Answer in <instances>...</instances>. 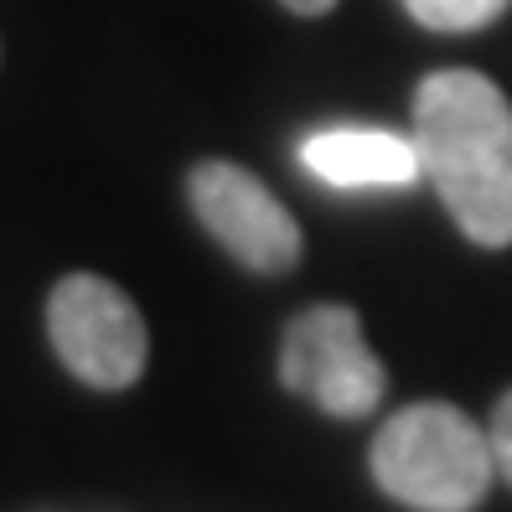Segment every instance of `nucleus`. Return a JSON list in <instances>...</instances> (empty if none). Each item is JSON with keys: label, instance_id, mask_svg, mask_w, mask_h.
<instances>
[{"label": "nucleus", "instance_id": "nucleus-1", "mask_svg": "<svg viewBox=\"0 0 512 512\" xmlns=\"http://www.w3.org/2000/svg\"><path fill=\"white\" fill-rule=\"evenodd\" d=\"M419 166L450 207L456 228L481 249L512 244V104L471 68L430 73L414 94Z\"/></svg>", "mask_w": 512, "mask_h": 512}, {"label": "nucleus", "instance_id": "nucleus-2", "mask_svg": "<svg viewBox=\"0 0 512 512\" xmlns=\"http://www.w3.org/2000/svg\"><path fill=\"white\" fill-rule=\"evenodd\" d=\"M497 476L492 440L456 404H409L373 440V481L419 512H471Z\"/></svg>", "mask_w": 512, "mask_h": 512}, {"label": "nucleus", "instance_id": "nucleus-3", "mask_svg": "<svg viewBox=\"0 0 512 512\" xmlns=\"http://www.w3.org/2000/svg\"><path fill=\"white\" fill-rule=\"evenodd\" d=\"M280 383L331 419H368L383 404L388 373L363 342L352 306H311L285 326Z\"/></svg>", "mask_w": 512, "mask_h": 512}, {"label": "nucleus", "instance_id": "nucleus-4", "mask_svg": "<svg viewBox=\"0 0 512 512\" xmlns=\"http://www.w3.org/2000/svg\"><path fill=\"white\" fill-rule=\"evenodd\" d=\"M47 331L68 373L88 388H130L145 373V321L135 300L99 275L57 280L47 300Z\"/></svg>", "mask_w": 512, "mask_h": 512}, {"label": "nucleus", "instance_id": "nucleus-5", "mask_svg": "<svg viewBox=\"0 0 512 512\" xmlns=\"http://www.w3.org/2000/svg\"><path fill=\"white\" fill-rule=\"evenodd\" d=\"M192 213L218 244L254 275H285L300 264V223L285 213V202L269 192L254 171L233 161L192 166Z\"/></svg>", "mask_w": 512, "mask_h": 512}, {"label": "nucleus", "instance_id": "nucleus-6", "mask_svg": "<svg viewBox=\"0 0 512 512\" xmlns=\"http://www.w3.org/2000/svg\"><path fill=\"white\" fill-rule=\"evenodd\" d=\"M300 166L326 187H409L419 171V145L394 130H316L300 145Z\"/></svg>", "mask_w": 512, "mask_h": 512}, {"label": "nucleus", "instance_id": "nucleus-7", "mask_svg": "<svg viewBox=\"0 0 512 512\" xmlns=\"http://www.w3.org/2000/svg\"><path fill=\"white\" fill-rule=\"evenodd\" d=\"M404 11L430 32H476L507 11V0H404Z\"/></svg>", "mask_w": 512, "mask_h": 512}, {"label": "nucleus", "instance_id": "nucleus-8", "mask_svg": "<svg viewBox=\"0 0 512 512\" xmlns=\"http://www.w3.org/2000/svg\"><path fill=\"white\" fill-rule=\"evenodd\" d=\"M487 440H492V461H497V476L512 487V388L497 399L492 409V425H487Z\"/></svg>", "mask_w": 512, "mask_h": 512}, {"label": "nucleus", "instance_id": "nucleus-9", "mask_svg": "<svg viewBox=\"0 0 512 512\" xmlns=\"http://www.w3.org/2000/svg\"><path fill=\"white\" fill-rule=\"evenodd\" d=\"M280 6H290V11H300V16H321V11L337 6V0H280Z\"/></svg>", "mask_w": 512, "mask_h": 512}]
</instances>
